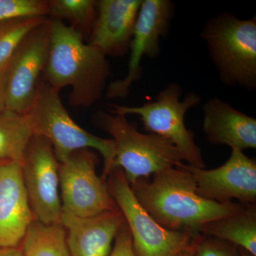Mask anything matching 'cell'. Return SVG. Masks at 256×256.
Here are the masks:
<instances>
[{"label":"cell","mask_w":256,"mask_h":256,"mask_svg":"<svg viewBox=\"0 0 256 256\" xmlns=\"http://www.w3.org/2000/svg\"><path fill=\"white\" fill-rule=\"evenodd\" d=\"M131 190L144 210L164 228L200 235L205 224L226 216L242 208V204H222L198 196L196 184L184 164L140 178Z\"/></svg>","instance_id":"obj_1"},{"label":"cell","mask_w":256,"mask_h":256,"mask_svg":"<svg viewBox=\"0 0 256 256\" xmlns=\"http://www.w3.org/2000/svg\"><path fill=\"white\" fill-rule=\"evenodd\" d=\"M50 45L45 80L60 92L72 87L69 104L88 108L100 100L111 75L107 57L63 21L50 18Z\"/></svg>","instance_id":"obj_2"},{"label":"cell","mask_w":256,"mask_h":256,"mask_svg":"<svg viewBox=\"0 0 256 256\" xmlns=\"http://www.w3.org/2000/svg\"><path fill=\"white\" fill-rule=\"evenodd\" d=\"M200 37L222 84L256 90V15L242 20L222 13L206 20Z\"/></svg>","instance_id":"obj_3"},{"label":"cell","mask_w":256,"mask_h":256,"mask_svg":"<svg viewBox=\"0 0 256 256\" xmlns=\"http://www.w3.org/2000/svg\"><path fill=\"white\" fill-rule=\"evenodd\" d=\"M92 121L112 137L116 148L112 170L122 169L129 184L183 164L172 142L153 133L139 132L137 124L126 116L99 110L92 114Z\"/></svg>","instance_id":"obj_4"},{"label":"cell","mask_w":256,"mask_h":256,"mask_svg":"<svg viewBox=\"0 0 256 256\" xmlns=\"http://www.w3.org/2000/svg\"><path fill=\"white\" fill-rule=\"evenodd\" d=\"M183 90L180 84L172 82L160 90L152 100L139 106L108 104L109 112L122 114H136L148 133L164 138L173 143L183 161L190 166L205 169L201 149L194 140V133L185 124L186 112L200 105L202 98L193 92L182 99Z\"/></svg>","instance_id":"obj_5"},{"label":"cell","mask_w":256,"mask_h":256,"mask_svg":"<svg viewBox=\"0 0 256 256\" xmlns=\"http://www.w3.org/2000/svg\"><path fill=\"white\" fill-rule=\"evenodd\" d=\"M28 114L32 118L34 134L50 141L60 162L79 150L99 152L104 160L101 178L106 181L116 158L114 140L111 138L98 137L80 127L64 107L60 92L50 87L44 80H40Z\"/></svg>","instance_id":"obj_6"},{"label":"cell","mask_w":256,"mask_h":256,"mask_svg":"<svg viewBox=\"0 0 256 256\" xmlns=\"http://www.w3.org/2000/svg\"><path fill=\"white\" fill-rule=\"evenodd\" d=\"M106 181L128 224L136 256H176L191 246L192 235L164 228L144 210L132 193L122 169L111 170Z\"/></svg>","instance_id":"obj_7"},{"label":"cell","mask_w":256,"mask_h":256,"mask_svg":"<svg viewBox=\"0 0 256 256\" xmlns=\"http://www.w3.org/2000/svg\"><path fill=\"white\" fill-rule=\"evenodd\" d=\"M97 154L90 149L72 152L58 168L62 213L92 217L118 208L107 181L96 174Z\"/></svg>","instance_id":"obj_8"},{"label":"cell","mask_w":256,"mask_h":256,"mask_svg":"<svg viewBox=\"0 0 256 256\" xmlns=\"http://www.w3.org/2000/svg\"><path fill=\"white\" fill-rule=\"evenodd\" d=\"M22 178L34 220L46 225L60 224V162L44 138L30 140L21 164Z\"/></svg>","instance_id":"obj_9"},{"label":"cell","mask_w":256,"mask_h":256,"mask_svg":"<svg viewBox=\"0 0 256 256\" xmlns=\"http://www.w3.org/2000/svg\"><path fill=\"white\" fill-rule=\"evenodd\" d=\"M174 12V3L170 0H142L130 46L128 73L108 86V98L128 97L132 84L142 77V58L159 56L160 40L168 36Z\"/></svg>","instance_id":"obj_10"},{"label":"cell","mask_w":256,"mask_h":256,"mask_svg":"<svg viewBox=\"0 0 256 256\" xmlns=\"http://www.w3.org/2000/svg\"><path fill=\"white\" fill-rule=\"evenodd\" d=\"M50 18L34 30L8 64L5 76L4 109L28 114L31 108L40 76L48 60Z\"/></svg>","instance_id":"obj_11"},{"label":"cell","mask_w":256,"mask_h":256,"mask_svg":"<svg viewBox=\"0 0 256 256\" xmlns=\"http://www.w3.org/2000/svg\"><path fill=\"white\" fill-rule=\"evenodd\" d=\"M196 184L198 196L220 203L238 200L242 204H256V162L239 149H232L225 164L213 170L184 164Z\"/></svg>","instance_id":"obj_12"},{"label":"cell","mask_w":256,"mask_h":256,"mask_svg":"<svg viewBox=\"0 0 256 256\" xmlns=\"http://www.w3.org/2000/svg\"><path fill=\"white\" fill-rule=\"evenodd\" d=\"M142 0H99L97 16L88 44L106 57L129 52Z\"/></svg>","instance_id":"obj_13"},{"label":"cell","mask_w":256,"mask_h":256,"mask_svg":"<svg viewBox=\"0 0 256 256\" xmlns=\"http://www.w3.org/2000/svg\"><path fill=\"white\" fill-rule=\"evenodd\" d=\"M34 220L21 164H0V248L18 247Z\"/></svg>","instance_id":"obj_14"},{"label":"cell","mask_w":256,"mask_h":256,"mask_svg":"<svg viewBox=\"0 0 256 256\" xmlns=\"http://www.w3.org/2000/svg\"><path fill=\"white\" fill-rule=\"evenodd\" d=\"M126 222L119 208L92 217L62 213L70 256H110L112 242Z\"/></svg>","instance_id":"obj_15"},{"label":"cell","mask_w":256,"mask_h":256,"mask_svg":"<svg viewBox=\"0 0 256 256\" xmlns=\"http://www.w3.org/2000/svg\"><path fill=\"white\" fill-rule=\"evenodd\" d=\"M204 132L208 142L244 151L256 148V119L218 97L203 106Z\"/></svg>","instance_id":"obj_16"},{"label":"cell","mask_w":256,"mask_h":256,"mask_svg":"<svg viewBox=\"0 0 256 256\" xmlns=\"http://www.w3.org/2000/svg\"><path fill=\"white\" fill-rule=\"evenodd\" d=\"M200 234L230 242L256 256V204H244L238 212L208 222Z\"/></svg>","instance_id":"obj_17"},{"label":"cell","mask_w":256,"mask_h":256,"mask_svg":"<svg viewBox=\"0 0 256 256\" xmlns=\"http://www.w3.org/2000/svg\"><path fill=\"white\" fill-rule=\"evenodd\" d=\"M34 136L30 114L0 111V161L22 162L28 142Z\"/></svg>","instance_id":"obj_18"},{"label":"cell","mask_w":256,"mask_h":256,"mask_svg":"<svg viewBox=\"0 0 256 256\" xmlns=\"http://www.w3.org/2000/svg\"><path fill=\"white\" fill-rule=\"evenodd\" d=\"M21 244L24 256H70L62 224L46 225L34 220Z\"/></svg>","instance_id":"obj_19"},{"label":"cell","mask_w":256,"mask_h":256,"mask_svg":"<svg viewBox=\"0 0 256 256\" xmlns=\"http://www.w3.org/2000/svg\"><path fill=\"white\" fill-rule=\"evenodd\" d=\"M48 2L50 18L67 20L70 26L85 37L90 36L97 16L94 0H50Z\"/></svg>","instance_id":"obj_20"},{"label":"cell","mask_w":256,"mask_h":256,"mask_svg":"<svg viewBox=\"0 0 256 256\" xmlns=\"http://www.w3.org/2000/svg\"><path fill=\"white\" fill-rule=\"evenodd\" d=\"M47 18H15L0 23V67L12 58L24 40Z\"/></svg>","instance_id":"obj_21"},{"label":"cell","mask_w":256,"mask_h":256,"mask_svg":"<svg viewBox=\"0 0 256 256\" xmlns=\"http://www.w3.org/2000/svg\"><path fill=\"white\" fill-rule=\"evenodd\" d=\"M48 2L45 0H0V23L15 18H47Z\"/></svg>","instance_id":"obj_22"},{"label":"cell","mask_w":256,"mask_h":256,"mask_svg":"<svg viewBox=\"0 0 256 256\" xmlns=\"http://www.w3.org/2000/svg\"><path fill=\"white\" fill-rule=\"evenodd\" d=\"M238 247L207 236L194 238V256H239Z\"/></svg>","instance_id":"obj_23"},{"label":"cell","mask_w":256,"mask_h":256,"mask_svg":"<svg viewBox=\"0 0 256 256\" xmlns=\"http://www.w3.org/2000/svg\"><path fill=\"white\" fill-rule=\"evenodd\" d=\"M114 240L110 256H136L133 250L132 236L126 222L120 228Z\"/></svg>","instance_id":"obj_24"},{"label":"cell","mask_w":256,"mask_h":256,"mask_svg":"<svg viewBox=\"0 0 256 256\" xmlns=\"http://www.w3.org/2000/svg\"><path fill=\"white\" fill-rule=\"evenodd\" d=\"M8 63L0 67V111L4 110L5 76Z\"/></svg>","instance_id":"obj_25"},{"label":"cell","mask_w":256,"mask_h":256,"mask_svg":"<svg viewBox=\"0 0 256 256\" xmlns=\"http://www.w3.org/2000/svg\"><path fill=\"white\" fill-rule=\"evenodd\" d=\"M0 256H24L21 248H0Z\"/></svg>","instance_id":"obj_26"},{"label":"cell","mask_w":256,"mask_h":256,"mask_svg":"<svg viewBox=\"0 0 256 256\" xmlns=\"http://www.w3.org/2000/svg\"><path fill=\"white\" fill-rule=\"evenodd\" d=\"M176 256H194V239L191 246L185 249Z\"/></svg>","instance_id":"obj_27"},{"label":"cell","mask_w":256,"mask_h":256,"mask_svg":"<svg viewBox=\"0 0 256 256\" xmlns=\"http://www.w3.org/2000/svg\"><path fill=\"white\" fill-rule=\"evenodd\" d=\"M238 252L239 256H252V254H249L248 252L244 250V249L240 248H238Z\"/></svg>","instance_id":"obj_28"},{"label":"cell","mask_w":256,"mask_h":256,"mask_svg":"<svg viewBox=\"0 0 256 256\" xmlns=\"http://www.w3.org/2000/svg\"><path fill=\"white\" fill-rule=\"evenodd\" d=\"M3 163H5V162L0 161V164H3Z\"/></svg>","instance_id":"obj_29"}]
</instances>
